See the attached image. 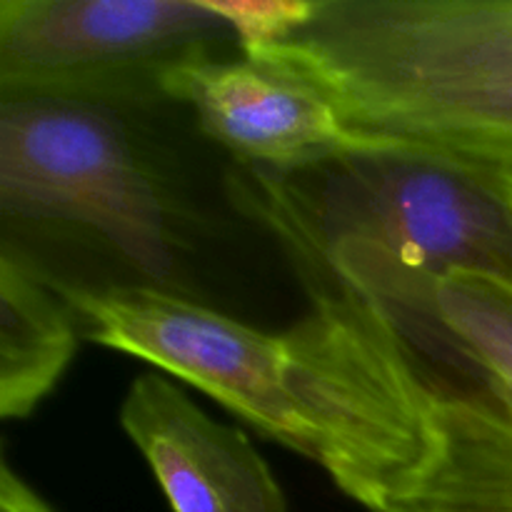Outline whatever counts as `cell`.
<instances>
[{"instance_id": "cell-1", "label": "cell", "mask_w": 512, "mask_h": 512, "mask_svg": "<svg viewBox=\"0 0 512 512\" xmlns=\"http://www.w3.org/2000/svg\"><path fill=\"white\" fill-rule=\"evenodd\" d=\"M83 335L193 385L383 512L428 445L433 378L388 318L348 288L280 333L158 285L60 288Z\"/></svg>"}, {"instance_id": "cell-11", "label": "cell", "mask_w": 512, "mask_h": 512, "mask_svg": "<svg viewBox=\"0 0 512 512\" xmlns=\"http://www.w3.org/2000/svg\"><path fill=\"white\" fill-rule=\"evenodd\" d=\"M230 25L240 55H253L288 40L308 20L313 0H208Z\"/></svg>"}, {"instance_id": "cell-6", "label": "cell", "mask_w": 512, "mask_h": 512, "mask_svg": "<svg viewBox=\"0 0 512 512\" xmlns=\"http://www.w3.org/2000/svg\"><path fill=\"white\" fill-rule=\"evenodd\" d=\"M330 273L373 303L425 368L512 410V275L418 273L368 245L340 248Z\"/></svg>"}, {"instance_id": "cell-13", "label": "cell", "mask_w": 512, "mask_h": 512, "mask_svg": "<svg viewBox=\"0 0 512 512\" xmlns=\"http://www.w3.org/2000/svg\"><path fill=\"white\" fill-rule=\"evenodd\" d=\"M508 188H510V203H512V178H508Z\"/></svg>"}, {"instance_id": "cell-12", "label": "cell", "mask_w": 512, "mask_h": 512, "mask_svg": "<svg viewBox=\"0 0 512 512\" xmlns=\"http://www.w3.org/2000/svg\"><path fill=\"white\" fill-rule=\"evenodd\" d=\"M0 512H55L25 483L20 475L13 473L8 460L3 458L0 468Z\"/></svg>"}, {"instance_id": "cell-7", "label": "cell", "mask_w": 512, "mask_h": 512, "mask_svg": "<svg viewBox=\"0 0 512 512\" xmlns=\"http://www.w3.org/2000/svg\"><path fill=\"white\" fill-rule=\"evenodd\" d=\"M163 95L188 105L200 130L243 168L288 173L398 145L350 128L333 100L293 70L240 53L175 65Z\"/></svg>"}, {"instance_id": "cell-4", "label": "cell", "mask_w": 512, "mask_h": 512, "mask_svg": "<svg viewBox=\"0 0 512 512\" xmlns=\"http://www.w3.org/2000/svg\"><path fill=\"white\" fill-rule=\"evenodd\" d=\"M0 215L95 235L145 285L178 263L168 180L110 105L0 98Z\"/></svg>"}, {"instance_id": "cell-2", "label": "cell", "mask_w": 512, "mask_h": 512, "mask_svg": "<svg viewBox=\"0 0 512 512\" xmlns=\"http://www.w3.org/2000/svg\"><path fill=\"white\" fill-rule=\"evenodd\" d=\"M300 55L358 133L512 178V0H323Z\"/></svg>"}, {"instance_id": "cell-5", "label": "cell", "mask_w": 512, "mask_h": 512, "mask_svg": "<svg viewBox=\"0 0 512 512\" xmlns=\"http://www.w3.org/2000/svg\"><path fill=\"white\" fill-rule=\"evenodd\" d=\"M228 45L208 0H0V98L165 100L168 70Z\"/></svg>"}, {"instance_id": "cell-9", "label": "cell", "mask_w": 512, "mask_h": 512, "mask_svg": "<svg viewBox=\"0 0 512 512\" xmlns=\"http://www.w3.org/2000/svg\"><path fill=\"white\" fill-rule=\"evenodd\" d=\"M428 373V445L383 512H512V410L488 390Z\"/></svg>"}, {"instance_id": "cell-3", "label": "cell", "mask_w": 512, "mask_h": 512, "mask_svg": "<svg viewBox=\"0 0 512 512\" xmlns=\"http://www.w3.org/2000/svg\"><path fill=\"white\" fill-rule=\"evenodd\" d=\"M235 200L273 233L310 295L333 255L368 245L418 273L512 275L508 178L420 150H365L303 170L245 168Z\"/></svg>"}, {"instance_id": "cell-8", "label": "cell", "mask_w": 512, "mask_h": 512, "mask_svg": "<svg viewBox=\"0 0 512 512\" xmlns=\"http://www.w3.org/2000/svg\"><path fill=\"white\" fill-rule=\"evenodd\" d=\"M120 428L143 453L170 512H290L248 435L210 418L165 373L130 383Z\"/></svg>"}, {"instance_id": "cell-10", "label": "cell", "mask_w": 512, "mask_h": 512, "mask_svg": "<svg viewBox=\"0 0 512 512\" xmlns=\"http://www.w3.org/2000/svg\"><path fill=\"white\" fill-rule=\"evenodd\" d=\"M68 303L5 243L0 253V418L23 420L58 385L78 350Z\"/></svg>"}]
</instances>
